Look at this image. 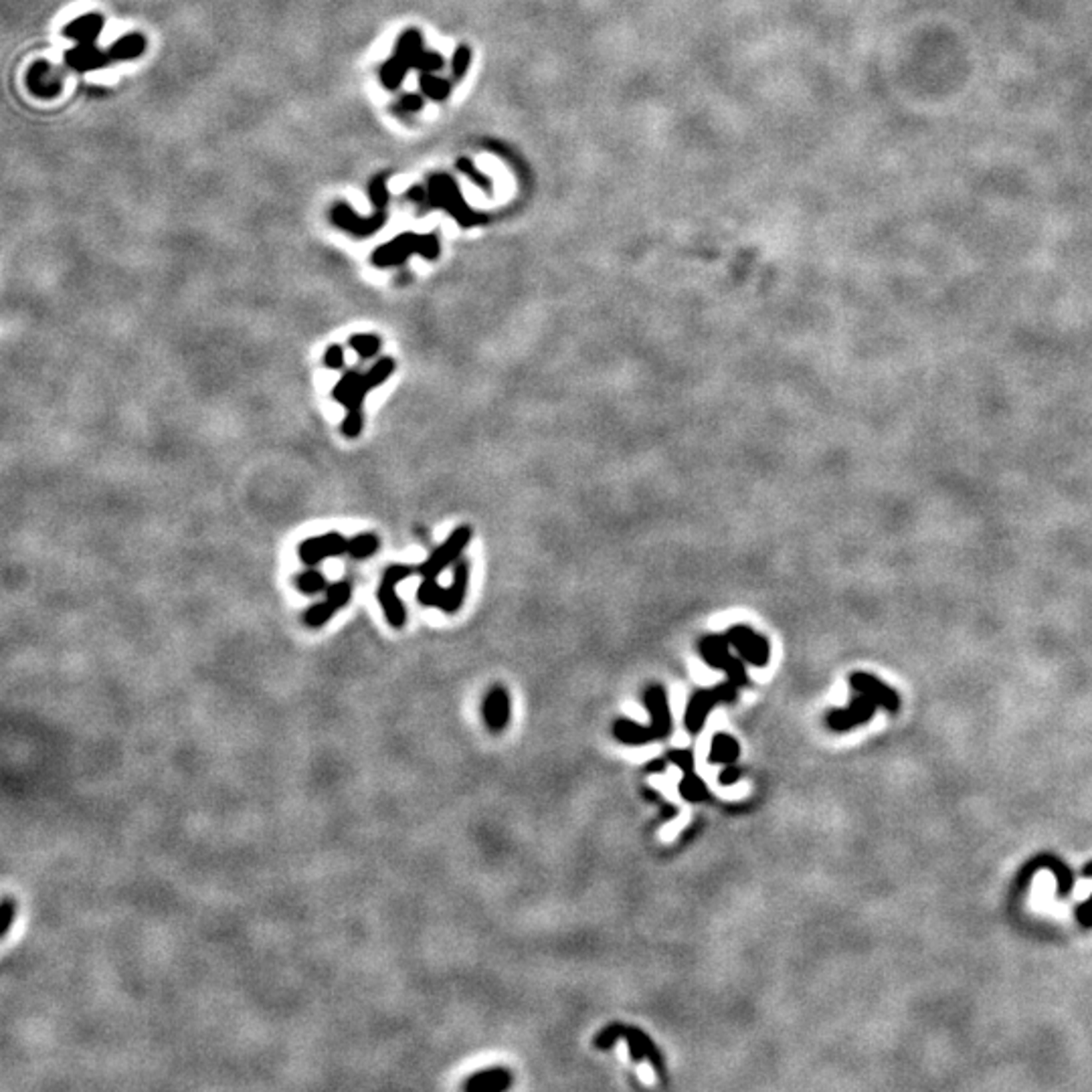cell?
<instances>
[{"label": "cell", "mask_w": 1092, "mask_h": 1092, "mask_svg": "<svg viewBox=\"0 0 1092 1092\" xmlns=\"http://www.w3.org/2000/svg\"><path fill=\"white\" fill-rule=\"evenodd\" d=\"M350 597H352V585H350L349 581L332 583V585H328V589H326V601H330V603L336 607L338 611L342 609V607L349 605Z\"/></svg>", "instance_id": "cell-31"}, {"label": "cell", "mask_w": 1092, "mask_h": 1092, "mask_svg": "<svg viewBox=\"0 0 1092 1092\" xmlns=\"http://www.w3.org/2000/svg\"><path fill=\"white\" fill-rule=\"evenodd\" d=\"M395 368H397V364H395V361H392L391 356L379 358V361L374 362L367 373H364V383L368 385V389H371V391L379 389V386L383 385L385 380H389L392 377Z\"/></svg>", "instance_id": "cell-25"}, {"label": "cell", "mask_w": 1092, "mask_h": 1092, "mask_svg": "<svg viewBox=\"0 0 1092 1092\" xmlns=\"http://www.w3.org/2000/svg\"><path fill=\"white\" fill-rule=\"evenodd\" d=\"M725 635L728 644L735 647L737 654L741 656L749 666H755V668L767 666L768 657H771V645H768V639L765 638V635L756 633L753 627L744 626V623L728 627V632Z\"/></svg>", "instance_id": "cell-11"}, {"label": "cell", "mask_w": 1092, "mask_h": 1092, "mask_svg": "<svg viewBox=\"0 0 1092 1092\" xmlns=\"http://www.w3.org/2000/svg\"><path fill=\"white\" fill-rule=\"evenodd\" d=\"M849 684H852L854 692L858 696L849 702L848 710H834V713L828 714V725L834 731H849L852 726L862 725V722L870 719V714L874 713L876 706L897 710V694L888 686H884L880 680L874 678V676L856 672L849 678Z\"/></svg>", "instance_id": "cell-1"}, {"label": "cell", "mask_w": 1092, "mask_h": 1092, "mask_svg": "<svg viewBox=\"0 0 1092 1092\" xmlns=\"http://www.w3.org/2000/svg\"><path fill=\"white\" fill-rule=\"evenodd\" d=\"M738 686L732 684V682H722V684H716L714 688H702V690H696L694 694L690 696L686 706V714H684V725L686 731L690 735H698V732L704 728V722H706V716L710 710H713L716 704L720 702H732L737 698Z\"/></svg>", "instance_id": "cell-7"}, {"label": "cell", "mask_w": 1092, "mask_h": 1092, "mask_svg": "<svg viewBox=\"0 0 1092 1092\" xmlns=\"http://www.w3.org/2000/svg\"><path fill=\"white\" fill-rule=\"evenodd\" d=\"M419 85H421V91H423L429 100H435V102H443L445 97L449 96V91H452V83H449L447 79L437 77V75H433L429 71H421Z\"/></svg>", "instance_id": "cell-24"}, {"label": "cell", "mask_w": 1092, "mask_h": 1092, "mask_svg": "<svg viewBox=\"0 0 1092 1092\" xmlns=\"http://www.w3.org/2000/svg\"><path fill=\"white\" fill-rule=\"evenodd\" d=\"M441 67H443V57L439 53H431V51H423V53L419 55L417 65H415V69H419V71H429V73L437 71V69Z\"/></svg>", "instance_id": "cell-37"}, {"label": "cell", "mask_w": 1092, "mask_h": 1092, "mask_svg": "<svg viewBox=\"0 0 1092 1092\" xmlns=\"http://www.w3.org/2000/svg\"><path fill=\"white\" fill-rule=\"evenodd\" d=\"M666 767H668V756H666V759H656V761L647 762V765H644V773H645V775H654V773H663V771H666Z\"/></svg>", "instance_id": "cell-41"}, {"label": "cell", "mask_w": 1092, "mask_h": 1092, "mask_svg": "<svg viewBox=\"0 0 1092 1092\" xmlns=\"http://www.w3.org/2000/svg\"><path fill=\"white\" fill-rule=\"evenodd\" d=\"M344 552H349V540H346L340 533H326L320 536H312V539L302 540V545H299L298 548L299 558H302V563L308 566H316L324 563L326 558L340 557V554Z\"/></svg>", "instance_id": "cell-13"}, {"label": "cell", "mask_w": 1092, "mask_h": 1092, "mask_svg": "<svg viewBox=\"0 0 1092 1092\" xmlns=\"http://www.w3.org/2000/svg\"><path fill=\"white\" fill-rule=\"evenodd\" d=\"M482 719L492 732H502L510 720V696L506 688L496 684L490 688L482 702Z\"/></svg>", "instance_id": "cell-14"}, {"label": "cell", "mask_w": 1092, "mask_h": 1092, "mask_svg": "<svg viewBox=\"0 0 1092 1092\" xmlns=\"http://www.w3.org/2000/svg\"><path fill=\"white\" fill-rule=\"evenodd\" d=\"M324 367L330 368V371H340L344 367V349L340 344H330L324 352L322 358Z\"/></svg>", "instance_id": "cell-36"}, {"label": "cell", "mask_w": 1092, "mask_h": 1092, "mask_svg": "<svg viewBox=\"0 0 1092 1092\" xmlns=\"http://www.w3.org/2000/svg\"><path fill=\"white\" fill-rule=\"evenodd\" d=\"M467 585H470V563H467L466 558H460L458 563H455L452 583H449V587L443 589V597H441V603H439V609L447 615L458 614L466 601Z\"/></svg>", "instance_id": "cell-15"}, {"label": "cell", "mask_w": 1092, "mask_h": 1092, "mask_svg": "<svg viewBox=\"0 0 1092 1092\" xmlns=\"http://www.w3.org/2000/svg\"><path fill=\"white\" fill-rule=\"evenodd\" d=\"M330 219L338 229L346 231V233H350L352 237H358V239H364V237L377 233L379 229H383L386 215L385 211L379 209L373 217H361L356 215V213L352 211L346 202H338V205H334Z\"/></svg>", "instance_id": "cell-12"}, {"label": "cell", "mask_w": 1092, "mask_h": 1092, "mask_svg": "<svg viewBox=\"0 0 1092 1092\" xmlns=\"http://www.w3.org/2000/svg\"><path fill=\"white\" fill-rule=\"evenodd\" d=\"M738 756H741V744H738L737 738L726 735V732H716L713 744H710L708 762H713V765H731V762H737Z\"/></svg>", "instance_id": "cell-20"}, {"label": "cell", "mask_w": 1092, "mask_h": 1092, "mask_svg": "<svg viewBox=\"0 0 1092 1092\" xmlns=\"http://www.w3.org/2000/svg\"><path fill=\"white\" fill-rule=\"evenodd\" d=\"M644 704L650 713L651 722L647 726L635 725L627 719H617L614 722V737L623 744H647L663 741L672 732V713H669L666 688L662 684H650L644 692Z\"/></svg>", "instance_id": "cell-2"}, {"label": "cell", "mask_w": 1092, "mask_h": 1092, "mask_svg": "<svg viewBox=\"0 0 1092 1092\" xmlns=\"http://www.w3.org/2000/svg\"><path fill=\"white\" fill-rule=\"evenodd\" d=\"M741 775H743V768L737 767L735 762H731V765H725V768L720 771L719 783L720 785H732V783H737L738 779H741Z\"/></svg>", "instance_id": "cell-39"}, {"label": "cell", "mask_w": 1092, "mask_h": 1092, "mask_svg": "<svg viewBox=\"0 0 1092 1092\" xmlns=\"http://www.w3.org/2000/svg\"><path fill=\"white\" fill-rule=\"evenodd\" d=\"M380 548V539L373 533H362L349 540V554L356 560H364L373 554H377Z\"/></svg>", "instance_id": "cell-23"}, {"label": "cell", "mask_w": 1092, "mask_h": 1092, "mask_svg": "<svg viewBox=\"0 0 1092 1092\" xmlns=\"http://www.w3.org/2000/svg\"><path fill=\"white\" fill-rule=\"evenodd\" d=\"M397 106L401 112H419V109H423V97L413 96V94L404 96L401 97V102H398Z\"/></svg>", "instance_id": "cell-40"}, {"label": "cell", "mask_w": 1092, "mask_h": 1092, "mask_svg": "<svg viewBox=\"0 0 1092 1092\" xmlns=\"http://www.w3.org/2000/svg\"><path fill=\"white\" fill-rule=\"evenodd\" d=\"M413 573L415 569L409 565H391L385 569L383 581H380L379 585L377 597H379L380 607H383V615L386 623L395 629H401L404 627V623H407V609H404L403 601L398 599L395 589L398 583L409 579Z\"/></svg>", "instance_id": "cell-9"}, {"label": "cell", "mask_w": 1092, "mask_h": 1092, "mask_svg": "<svg viewBox=\"0 0 1092 1092\" xmlns=\"http://www.w3.org/2000/svg\"><path fill=\"white\" fill-rule=\"evenodd\" d=\"M411 256H421L429 259V262L437 259L439 257L437 233L417 235L413 233V231H407V233L397 235L392 241L385 243V245H380L374 250L371 262L380 269L397 268V265H403Z\"/></svg>", "instance_id": "cell-4"}, {"label": "cell", "mask_w": 1092, "mask_h": 1092, "mask_svg": "<svg viewBox=\"0 0 1092 1092\" xmlns=\"http://www.w3.org/2000/svg\"><path fill=\"white\" fill-rule=\"evenodd\" d=\"M678 791L680 795L690 803H702L713 797L706 787V783H704V779L700 775H696L694 768L684 771V777H682V781L678 785Z\"/></svg>", "instance_id": "cell-22"}, {"label": "cell", "mask_w": 1092, "mask_h": 1092, "mask_svg": "<svg viewBox=\"0 0 1092 1092\" xmlns=\"http://www.w3.org/2000/svg\"><path fill=\"white\" fill-rule=\"evenodd\" d=\"M731 644H728L726 635H704V638L698 641V651H700V657L704 662L708 663L710 668L722 669L726 674V680L732 682V684L743 688L749 684V676L747 669H744V662L741 656H732L731 654Z\"/></svg>", "instance_id": "cell-6"}, {"label": "cell", "mask_w": 1092, "mask_h": 1092, "mask_svg": "<svg viewBox=\"0 0 1092 1092\" xmlns=\"http://www.w3.org/2000/svg\"><path fill=\"white\" fill-rule=\"evenodd\" d=\"M361 380H362V374L358 373V371L344 373L342 379H340L338 383L334 385V389H332V398H334V401L340 403L344 407V404L349 403V398L352 397V392L356 391V386H358V383H361Z\"/></svg>", "instance_id": "cell-29"}, {"label": "cell", "mask_w": 1092, "mask_h": 1092, "mask_svg": "<svg viewBox=\"0 0 1092 1092\" xmlns=\"http://www.w3.org/2000/svg\"><path fill=\"white\" fill-rule=\"evenodd\" d=\"M472 63V51L466 45L458 47V51L453 53V61H452V71H453V79H461L467 71Z\"/></svg>", "instance_id": "cell-35"}, {"label": "cell", "mask_w": 1092, "mask_h": 1092, "mask_svg": "<svg viewBox=\"0 0 1092 1092\" xmlns=\"http://www.w3.org/2000/svg\"><path fill=\"white\" fill-rule=\"evenodd\" d=\"M144 51H146V39L140 33H130L115 40L108 53L112 61H134Z\"/></svg>", "instance_id": "cell-21"}, {"label": "cell", "mask_w": 1092, "mask_h": 1092, "mask_svg": "<svg viewBox=\"0 0 1092 1092\" xmlns=\"http://www.w3.org/2000/svg\"><path fill=\"white\" fill-rule=\"evenodd\" d=\"M423 37H421L419 31L415 28H409L404 31L401 37L397 40V47H395V55L391 57L389 61L380 67V81L386 89H398V85L403 83L404 75H407L409 69H415L417 65L419 55L423 53Z\"/></svg>", "instance_id": "cell-5"}, {"label": "cell", "mask_w": 1092, "mask_h": 1092, "mask_svg": "<svg viewBox=\"0 0 1092 1092\" xmlns=\"http://www.w3.org/2000/svg\"><path fill=\"white\" fill-rule=\"evenodd\" d=\"M512 1086V1072L508 1068H488L479 1070L464 1083L470 1092H502Z\"/></svg>", "instance_id": "cell-16"}, {"label": "cell", "mask_w": 1092, "mask_h": 1092, "mask_svg": "<svg viewBox=\"0 0 1092 1092\" xmlns=\"http://www.w3.org/2000/svg\"><path fill=\"white\" fill-rule=\"evenodd\" d=\"M296 587L302 595H318V593H326L328 581L320 571L308 569L296 577Z\"/></svg>", "instance_id": "cell-28"}, {"label": "cell", "mask_w": 1092, "mask_h": 1092, "mask_svg": "<svg viewBox=\"0 0 1092 1092\" xmlns=\"http://www.w3.org/2000/svg\"><path fill=\"white\" fill-rule=\"evenodd\" d=\"M458 169L464 172L466 176H470L472 181L478 184V187H482L484 190H488V193H492V181H490L488 176H484L482 172H479L476 166H473V162H470L467 158H460L458 160Z\"/></svg>", "instance_id": "cell-34"}, {"label": "cell", "mask_w": 1092, "mask_h": 1092, "mask_svg": "<svg viewBox=\"0 0 1092 1092\" xmlns=\"http://www.w3.org/2000/svg\"><path fill=\"white\" fill-rule=\"evenodd\" d=\"M441 597H443V587L439 585L437 579H433V577H423V581H421V585L417 589L419 603L425 607H437L439 609Z\"/></svg>", "instance_id": "cell-30"}, {"label": "cell", "mask_w": 1092, "mask_h": 1092, "mask_svg": "<svg viewBox=\"0 0 1092 1092\" xmlns=\"http://www.w3.org/2000/svg\"><path fill=\"white\" fill-rule=\"evenodd\" d=\"M386 176H389V172H380V175H377V176L373 178L371 187H368V194H371V201L374 202V207H377V209H380V211H383L385 207H386V202H389V190H386V184H385Z\"/></svg>", "instance_id": "cell-32"}, {"label": "cell", "mask_w": 1092, "mask_h": 1092, "mask_svg": "<svg viewBox=\"0 0 1092 1092\" xmlns=\"http://www.w3.org/2000/svg\"><path fill=\"white\" fill-rule=\"evenodd\" d=\"M16 910H19V906H16L13 897H4V900H3V912H4L3 935H7L9 930H10V927H13V918L16 915Z\"/></svg>", "instance_id": "cell-38"}, {"label": "cell", "mask_w": 1092, "mask_h": 1092, "mask_svg": "<svg viewBox=\"0 0 1092 1092\" xmlns=\"http://www.w3.org/2000/svg\"><path fill=\"white\" fill-rule=\"evenodd\" d=\"M621 1038L627 1042L629 1054H632V1058L635 1062H641V1060L647 1058V1062H650V1064L654 1066V1070L657 1072V1077H660L662 1080H666L668 1070H666V1060H663L662 1052L657 1050V1046L654 1044V1040L647 1036L644 1030H639V1027L620 1024V1021H615V1024H609L607 1027H603V1030H601L597 1036H595L593 1044H595V1048H597V1050H611L615 1046L617 1040H621Z\"/></svg>", "instance_id": "cell-3"}, {"label": "cell", "mask_w": 1092, "mask_h": 1092, "mask_svg": "<svg viewBox=\"0 0 1092 1092\" xmlns=\"http://www.w3.org/2000/svg\"><path fill=\"white\" fill-rule=\"evenodd\" d=\"M429 201L433 207L445 209L449 215H453L461 227H473V225L488 221V217L478 215L472 209H467L464 199H461L458 184H455L447 175H437L429 181Z\"/></svg>", "instance_id": "cell-8"}, {"label": "cell", "mask_w": 1092, "mask_h": 1092, "mask_svg": "<svg viewBox=\"0 0 1092 1092\" xmlns=\"http://www.w3.org/2000/svg\"><path fill=\"white\" fill-rule=\"evenodd\" d=\"M349 344L362 361H371L383 349V340L377 334H355V336L349 338Z\"/></svg>", "instance_id": "cell-26"}, {"label": "cell", "mask_w": 1092, "mask_h": 1092, "mask_svg": "<svg viewBox=\"0 0 1092 1092\" xmlns=\"http://www.w3.org/2000/svg\"><path fill=\"white\" fill-rule=\"evenodd\" d=\"M112 61L108 51H100L96 43L83 45L79 43L75 49H69L65 53V63L75 71H91V69L106 67Z\"/></svg>", "instance_id": "cell-17"}, {"label": "cell", "mask_w": 1092, "mask_h": 1092, "mask_svg": "<svg viewBox=\"0 0 1092 1092\" xmlns=\"http://www.w3.org/2000/svg\"><path fill=\"white\" fill-rule=\"evenodd\" d=\"M336 614H338L336 607H334V605L330 603V601L324 599L322 603L312 605L310 609L305 611V614H304V623H305V626H308V627H312V629L324 627V626H326V623L330 621L332 617L336 615Z\"/></svg>", "instance_id": "cell-27"}, {"label": "cell", "mask_w": 1092, "mask_h": 1092, "mask_svg": "<svg viewBox=\"0 0 1092 1092\" xmlns=\"http://www.w3.org/2000/svg\"><path fill=\"white\" fill-rule=\"evenodd\" d=\"M27 83H28V89H31V94L37 97H43V100L61 94V81L53 77V73H51V65H47L45 61L34 63V65L28 69Z\"/></svg>", "instance_id": "cell-18"}, {"label": "cell", "mask_w": 1092, "mask_h": 1092, "mask_svg": "<svg viewBox=\"0 0 1092 1092\" xmlns=\"http://www.w3.org/2000/svg\"><path fill=\"white\" fill-rule=\"evenodd\" d=\"M641 793H644L645 799H650L651 803H656V805L660 807V817H662V822H672V819H674L676 816H678V807L672 805V803H669L668 799H663V797H662L660 793H657L656 789H651V787H644V789H641Z\"/></svg>", "instance_id": "cell-33"}, {"label": "cell", "mask_w": 1092, "mask_h": 1092, "mask_svg": "<svg viewBox=\"0 0 1092 1092\" xmlns=\"http://www.w3.org/2000/svg\"><path fill=\"white\" fill-rule=\"evenodd\" d=\"M472 536H473L472 526H466V524L458 526V528H455L453 533L441 542V545L433 548L429 557L419 565L417 569L419 575L437 579V577L441 575L449 565L458 563V560L461 558V552H464L466 546L470 545Z\"/></svg>", "instance_id": "cell-10"}, {"label": "cell", "mask_w": 1092, "mask_h": 1092, "mask_svg": "<svg viewBox=\"0 0 1092 1092\" xmlns=\"http://www.w3.org/2000/svg\"><path fill=\"white\" fill-rule=\"evenodd\" d=\"M103 25H106V21H103L102 15L89 13V15L77 16V19H73L71 22H69V25L63 28V34H65V37H69V39H75L77 43L91 45V43H96L97 37L102 34Z\"/></svg>", "instance_id": "cell-19"}]
</instances>
